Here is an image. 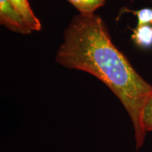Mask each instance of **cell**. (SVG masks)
I'll use <instances>...</instances> for the list:
<instances>
[{"label":"cell","mask_w":152,"mask_h":152,"mask_svg":"<svg viewBox=\"0 0 152 152\" xmlns=\"http://www.w3.org/2000/svg\"><path fill=\"white\" fill-rule=\"evenodd\" d=\"M142 125L146 132L152 131V96L144 106L142 114Z\"/></svg>","instance_id":"cell-7"},{"label":"cell","mask_w":152,"mask_h":152,"mask_svg":"<svg viewBox=\"0 0 152 152\" xmlns=\"http://www.w3.org/2000/svg\"><path fill=\"white\" fill-rule=\"evenodd\" d=\"M132 39L139 47L149 48L152 46V25H138L132 30Z\"/></svg>","instance_id":"cell-4"},{"label":"cell","mask_w":152,"mask_h":152,"mask_svg":"<svg viewBox=\"0 0 152 152\" xmlns=\"http://www.w3.org/2000/svg\"><path fill=\"white\" fill-rule=\"evenodd\" d=\"M14 9L21 15L28 26L33 31H38L42 28V25L34 14L28 0H8Z\"/></svg>","instance_id":"cell-3"},{"label":"cell","mask_w":152,"mask_h":152,"mask_svg":"<svg viewBox=\"0 0 152 152\" xmlns=\"http://www.w3.org/2000/svg\"><path fill=\"white\" fill-rule=\"evenodd\" d=\"M56 61L65 68L95 76L109 87L130 115L137 149L142 147L147 133L142 114L152 96V85L113 45L102 18L94 14L74 16L64 32Z\"/></svg>","instance_id":"cell-1"},{"label":"cell","mask_w":152,"mask_h":152,"mask_svg":"<svg viewBox=\"0 0 152 152\" xmlns=\"http://www.w3.org/2000/svg\"><path fill=\"white\" fill-rule=\"evenodd\" d=\"M83 16L94 15L96 9L103 7L106 0H67Z\"/></svg>","instance_id":"cell-5"},{"label":"cell","mask_w":152,"mask_h":152,"mask_svg":"<svg viewBox=\"0 0 152 152\" xmlns=\"http://www.w3.org/2000/svg\"><path fill=\"white\" fill-rule=\"evenodd\" d=\"M125 11L131 12L135 15L138 19V25H152V8H145L137 11L126 9Z\"/></svg>","instance_id":"cell-6"},{"label":"cell","mask_w":152,"mask_h":152,"mask_svg":"<svg viewBox=\"0 0 152 152\" xmlns=\"http://www.w3.org/2000/svg\"><path fill=\"white\" fill-rule=\"evenodd\" d=\"M0 23L8 29L18 33L27 35L33 32L21 15L8 0H0Z\"/></svg>","instance_id":"cell-2"}]
</instances>
